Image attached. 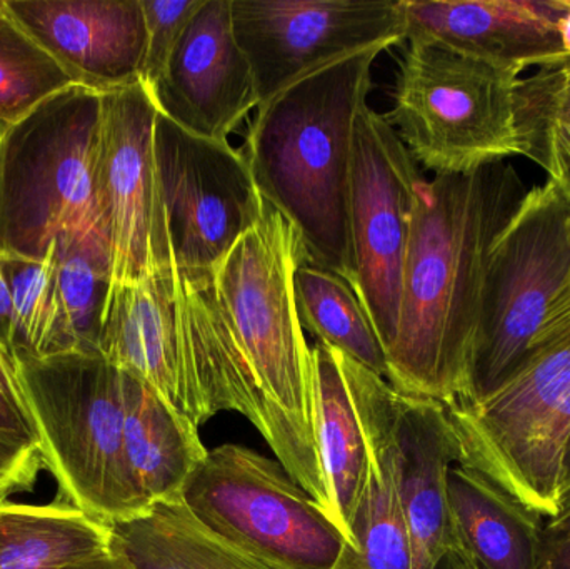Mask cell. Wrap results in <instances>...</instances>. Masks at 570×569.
<instances>
[{
	"mask_svg": "<svg viewBox=\"0 0 570 569\" xmlns=\"http://www.w3.org/2000/svg\"><path fill=\"white\" fill-rule=\"evenodd\" d=\"M127 464L147 507L183 500L197 464L206 458L199 428L180 416L149 384L127 373Z\"/></svg>",
	"mask_w": 570,
	"mask_h": 569,
	"instance_id": "obj_20",
	"label": "cell"
},
{
	"mask_svg": "<svg viewBox=\"0 0 570 569\" xmlns=\"http://www.w3.org/2000/svg\"><path fill=\"white\" fill-rule=\"evenodd\" d=\"M204 0H140L146 20V53H144L140 84L147 92L156 87L167 62Z\"/></svg>",
	"mask_w": 570,
	"mask_h": 569,
	"instance_id": "obj_30",
	"label": "cell"
},
{
	"mask_svg": "<svg viewBox=\"0 0 570 569\" xmlns=\"http://www.w3.org/2000/svg\"><path fill=\"white\" fill-rule=\"evenodd\" d=\"M109 550V527L63 501H0V569H63Z\"/></svg>",
	"mask_w": 570,
	"mask_h": 569,
	"instance_id": "obj_23",
	"label": "cell"
},
{
	"mask_svg": "<svg viewBox=\"0 0 570 569\" xmlns=\"http://www.w3.org/2000/svg\"><path fill=\"white\" fill-rule=\"evenodd\" d=\"M307 261L294 224L266 203L213 276L224 311L264 396L317 453L315 377L294 296V274Z\"/></svg>",
	"mask_w": 570,
	"mask_h": 569,
	"instance_id": "obj_7",
	"label": "cell"
},
{
	"mask_svg": "<svg viewBox=\"0 0 570 569\" xmlns=\"http://www.w3.org/2000/svg\"><path fill=\"white\" fill-rule=\"evenodd\" d=\"M180 501L210 533L273 569H334L347 547L283 464L239 444L207 451Z\"/></svg>",
	"mask_w": 570,
	"mask_h": 569,
	"instance_id": "obj_9",
	"label": "cell"
},
{
	"mask_svg": "<svg viewBox=\"0 0 570 569\" xmlns=\"http://www.w3.org/2000/svg\"><path fill=\"white\" fill-rule=\"evenodd\" d=\"M0 344L13 356L12 303H10L9 290L2 274H0Z\"/></svg>",
	"mask_w": 570,
	"mask_h": 569,
	"instance_id": "obj_35",
	"label": "cell"
},
{
	"mask_svg": "<svg viewBox=\"0 0 570 569\" xmlns=\"http://www.w3.org/2000/svg\"><path fill=\"white\" fill-rule=\"evenodd\" d=\"M570 531V504L558 514V517L549 520V523L546 524L544 533L546 534H561L568 533Z\"/></svg>",
	"mask_w": 570,
	"mask_h": 569,
	"instance_id": "obj_37",
	"label": "cell"
},
{
	"mask_svg": "<svg viewBox=\"0 0 570 569\" xmlns=\"http://www.w3.org/2000/svg\"><path fill=\"white\" fill-rule=\"evenodd\" d=\"M176 276L174 264L137 283L110 284L97 351L114 366L149 384L199 428L180 346Z\"/></svg>",
	"mask_w": 570,
	"mask_h": 569,
	"instance_id": "obj_17",
	"label": "cell"
},
{
	"mask_svg": "<svg viewBox=\"0 0 570 569\" xmlns=\"http://www.w3.org/2000/svg\"><path fill=\"white\" fill-rule=\"evenodd\" d=\"M570 323V296L569 300L566 301L564 307H562L561 313L558 314V317H556L554 324H552L551 330H549V333L546 334L542 340H546V337L551 336V334L558 333L561 327H564L566 324ZM541 340V341H542ZM539 341V343H541Z\"/></svg>",
	"mask_w": 570,
	"mask_h": 569,
	"instance_id": "obj_39",
	"label": "cell"
},
{
	"mask_svg": "<svg viewBox=\"0 0 570 569\" xmlns=\"http://www.w3.org/2000/svg\"><path fill=\"white\" fill-rule=\"evenodd\" d=\"M102 94L70 86L0 122V253L46 259L70 241L109 251L99 193Z\"/></svg>",
	"mask_w": 570,
	"mask_h": 569,
	"instance_id": "obj_3",
	"label": "cell"
},
{
	"mask_svg": "<svg viewBox=\"0 0 570 569\" xmlns=\"http://www.w3.org/2000/svg\"><path fill=\"white\" fill-rule=\"evenodd\" d=\"M16 361L59 501L106 527L146 513L124 444L126 371L83 351Z\"/></svg>",
	"mask_w": 570,
	"mask_h": 569,
	"instance_id": "obj_4",
	"label": "cell"
},
{
	"mask_svg": "<svg viewBox=\"0 0 570 569\" xmlns=\"http://www.w3.org/2000/svg\"><path fill=\"white\" fill-rule=\"evenodd\" d=\"M0 10H2V0H0Z\"/></svg>",
	"mask_w": 570,
	"mask_h": 569,
	"instance_id": "obj_41",
	"label": "cell"
},
{
	"mask_svg": "<svg viewBox=\"0 0 570 569\" xmlns=\"http://www.w3.org/2000/svg\"><path fill=\"white\" fill-rule=\"evenodd\" d=\"M110 550L132 569H273L210 533L183 501L109 527Z\"/></svg>",
	"mask_w": 570,
	"mask_h": 569,
	"instance_id": "obj_22",
	"label": "cell"
},
{
	"mask_svg": "<svg viewBox=\"0 0 570 569\" xmlns=\"http://www.w3.org/2000/svg\"><path fill=\"white\" fill-rule=\"evenodd\" d=\"M76 86L99 94L140 82L146 20L140 0H2Z\"/></svg>",
	"mask_w": 570,
	"mask_h": 569,
	"instance_id": "obj_16",
	"label": "cell"
},
{
	"mask_svg": "<svg viewBox=\"0 0 570 569\" xmlns=\"http://www.w3.org/2000/svg\"><path fill=\"white\" fill-rule=\"evenodd\" d=\"M538 569H570V531L546 534Z\"/></svg>",
	"mask_w": 570,
	"mask_h": 569,
	"instance_id": "obj_34",
	"label": "cell"
},
{
	"mask_svg": "<svg viewBox=\"0 0 570 569\" xmlns=\"http://www.w3.org/2000/svg\"><path fill=\"white\" fill-rule=\"evenodd\" d=\"M63 569H132L124 558L114 553L112 550L99 555V557L89 558V560L80 561V563L70 565Z\"/></svg>",
	"mask_w": 570,
	"mask_h": 569,
	"instance_id": "obj_36",
	"label": "cell"
},
{
	"mask_svg": "<svg viewBox=\"0 0 570 569\" xmlns=\"http://www.w3.org/2000/svg\"><path fill=\"white\" fill-rule=\"evenodd\" d=\"M42 468L39 451L0 433V501L30 490Z\"/></svg>",
	"mask_w": 570,
	"mask_h": 569,
	"instance_id": "obj_32",
	"label": "cell"
},
{
	"mask_svg": "<svg viewBox=\"0 0 570 569\" xmlns=\"http://www.w3.org/2000/svg\"><path fill=\"white\" fill-rule=\"evenodd\" d=\"M0 274L12 303L13 356L49 357L79 351L60 296L56 253L46 259L0 253Z\"/></svg>",
	"mask_w": 570,
	"mask_h": 569,
	"instance_id": "obj_25",
	"label": "cell"
},
{
	"mask_svg": "<svg viewBox=\"0 0 570 569\" xmlns=\"http://www.w3.org/2000/svg\"><path fill=\"white\" fill-rule=\"evenodd\" d=\"M559 30H561L562 43H564L566 52L570 57V2L568 0V12H566L564 19L561 20V26H559Z\"/></svg>",
	"mask_w": 570,
	"mask_h": 569,
	"instance_id": "obj_40",
	"label": "cell"
},
{
	"mask_svg": "<svg viewBox=\"0 0 570 569\" xmlns=\"http://www.w3.org/2000/svg\"><path fill=\"white\" fill-rule=\"evenodd\" d=\"M524 156L548 170L570 194V130L551 127L525 146Z\"/></svg>",
	"mask_w": 570,
	"mask_h": 569,
	"instance_id": "obj_33",
	"label": "cell"
},
{
	"mask_svg": "<svg viewBox=\"0 0 570 569\" xmlns=\"http://www.w3.org/2000/svg\"><path fill=\"white\" fill-rule=\"evenodd\" d=\"M521 70L407 33L384 114L415 163L468 174L522 156L515 112Z\"/></svg>",
	"mask_w": 570,
	"mask_h": 569,
	"instance_id": "obj_5",
	"label": "cell"
},
{
	"mask_svg": "<svg viewBox=\"0 0 570 569\" xmlns=\"http://www.w3.org/2000/svg\"><path fill=\"white\" fill-rule=\"evenodd\" d=\"M230 7L261 106L337 60L407 39L401 0H230Z\"/></svg>",
	"mask_w": 570,
	"mask_h": 569,
	"instance_id": "obj_11",
	"label": "cell"
},
{
	"mask_svg": "<svg viewBox=\"0 0 570 569\" xmlns=\"http://www.w3.org/2000/svg\"><path fill=\"white\" fill-rule=\"evenodd\" d=\"M0 433L39 451L36 428L20 384L17 361L0 344ZM40 453V451H39Z\"/></svg>",
	"mask_w": 570,
	"mask_h": 569,
	"instance_id": "obj_31",
	"label": "cell"
},
{
	"mask_svg": "<svg viewBox=\"0 0 570 569\" xmlns=\"http://www.w3.org/2000/svg\"><path fill=\"white\" fill-rule=\"evenodd\" d=\"M569 296L570 194L549 177L528 189L495 237L464 401L501 386L549 333Z\"/></svg>",
	"mask_w": 570,
	"mask_h": 569,
	"instance_id": "obj_8",
	"label": "cell"
},
{
	"mask_svg": "<svg viewBox=\"0 0 570 569\" xmlns=\"http://www.w3.org/2000/svg\"><path fill=\"white\" fill-rule=\"evenodd\" d=\"M76 86L62 67L0 10V122L22 119L53 94Z\"/></svg>",
	"mask_w": 570,
	"mask_h": 569,
	"instance_id": "obj_27",
	"label": "cell"
},
{
	"mask_svg": "<svg viewBox=\"0 0 570 569\" xmlns=\"http://www.w3.org/2000/svg\"><path fill=\"white\" fill-rule=\"evenodd\" d=\"M387 47L337 60L257 109L244 156L261 196L301 234L307 261L357 286L351 226L355 124Z\"/></svg>",
	"mask_w": 570,
	"mask_h": 569,
	"instance_id": "obj_2",
	"label": "cell"
},
{
	"mask_svg": "<svg viewBox=\"0 0 570 569\" xmlns=\"http://www.w3.org/2000/svg\"><path fill=\"white\" fill-rule=\"evenodd\" d=\"M561 500L562 510L570 504V440L566 448L564 461L561 471Z\"/></svg>",
	"mask_w": 570,
	"mask_h": 569,
	"instance_id": "obj_38",
	"label": "cell"
},
{
	"mask_svg": "<svg viewBox=\"0 0 570 569\" xmlns=\"http://www.w3.org/2000/svg\"><path fill=\"white\" fill-rule=\"evenodd\" d=\"M157 110L142 84L102 94L97 193L110 249V284L174 266L157 173Z\"/></svg>",
	"mask_w": 570,
	"mask_h": 569,
	"instance_id": "obj_14",
	"label": "cell"
},
{
	"mask_svg": "<svg viewBox=\"0 0 570 569\" xmlns=\"http://www.w3.org/2000/svg\"><path fill=\"white\" fill-rule=\"evenodd\" d=\"M294 296L304 330L389 380L387 354L351 284L305 261L294 274Z\"/></svg>",
	"mask_w": 570,
	"mask_h": 569,
	"instance_id": "obj_24",
	"label": "cell"
},
{
	"mask_svg": "<svg viewBox=\"0 0 570 569\" xmlns=\"http://www.w3.org/2000/svg\"><path fill=\"white\" fill-rule=\"evenodd\" d=\"M371 470L334 569H412V541L384 451L368 440Z\"/></svg>",
	"mask_w": 570,
	"mask_h": 569,
	"instance_id": "obj_26",
	"label": "cell"
},
{
	"mask_svg": "<svg viewBox=\"0 0 570 569\" xmlns=\"http://www.w3.org/2000/svg\"><path fill=\"white\" fill-rule=\"evenodd\" d=\"M424 179L384 114L365 106L355 124L351 226L355 294L385 354L397 340L402 274L419 183Z\"/></svg>",
	"mask_w": 570,
	"mask_h": 569,
	"instance_id": "obj_13",
	"label": "cell"
},
{
	"mask_svg": "<svg viewBox=\"0 0 570 569\" xmlns=\"http://www.w3.org/2000/svg\"><path fill=\"white\" fill-rule=\"evenodd\" d=\"M515 112L522 149L551 127L570 130V59L539 67L519 80Z\"/></svg>",
	"mask_w": 570,
	"mask_h": 569,
	"instance_id": "obj_29",
	"label": "cell"
},
{
	"mask_svg": "<svg viewBox=\"0 0 570 569\" xmlns=\"http://www.w3.org/2000/svg\"><path fill=\"white\" fill-rule=\"evenodd\" d=\"M149 96L187 133L220 143H229L259 109L253 69L234 33L230 0H204Z\"/></svg>",
	"mask_w": 570,
	"mask_h": 569,
	"instance_id": "obj_15",
	"label": "cell"
},
{
	"mask_svg": "<svg viewBox=\"0 0 570 569\" xmlns=\"http://www.w3.org/2000/svg\"><path fill=\"white\" fill-rule=\"evenodd\" d=\"M401 7L407 33L521 72L570 59L559 30L568 0H401Z\"/></svg>",
	"mask_w": 570,
	"mask_h": 569,
	"instance_id": "obj_18",
	"label": "cell"
},
{
	"mask_svg": "<svg viewBox=\"0 0 570 569\" xmlns=\"http://www.w3.org/2000/svg\"><path fill=\"white\" fill-rule=\"evenodd\" d=\"M154 147L174 263L180 271L210 273L266 209L246 156L229 143L187 133L160 112Z\"/></svg>",
	"mask_w": 570,
	"mask_h": 569,
	"instance_id": "obj_12",
	"label": "cell"
},
{
	"mask_svg": "<svg viewBox=\"0 0 570 569\" xmlns=\"http://www.w3.org/2000/svg\"><path fill=\"white\" fill-rule=\"evenodd\" d=\"M525 193L505 160L419 183L397 340L387 351L399 393L444 406L468 400L489 257Z\"/></svg>",
	"mask_w": 570,
	"mask_h": 569,
	"instance_id": "obj_1",
	"label": "cell"
},
{
	"mask_svg": "<svg viewBox=\"0 0 570 569\" xmlns=\"http://www.w3.org/2000/svg\"><path fill=\"white\" fill-rule=\"evenodd\" d=\"M335 353L365 436L391 467L411 533L412 569H469L449 508V470L459 453L444 404L399 393L384 377Z\"/></svg>",
	"mask_w": 570,
	"mask_h": 569,
	"instance_id": "obj_10",
	"label": "cell"
},
{
	"mask_svg": "<svg viewBox=\"0 0 570 569\" xmlns=\"http://www.w3.org/2000/svg\"><path fill=\"white\" fill-rule=\"evenodd\" d=\"M449 508L469 569H538L542 518L478 471L455 463L448 477Z\"/></svg>",
	"mask_w": 570,
	"mask_h": 569,
	"instance_id": "obj_19",
	"label": "cell"
},
{
	"mask_svg": "<svg viewBox=\"0 0 570 569\" xmlns=\"http://www.w3.org/2000/svg\"><path fill=\"white\" fill-rule=\"evenodd\" d=\"M57 281L79 351L99 353L100 320L110 283V253L99 244L70 241L56 249Z\"/></svg>",
	"mask_w": 570,
	"mask_h": 569,
	"instance_id": "obj_28",
	"label": "cell"
},
{
	"mask_svg": "<svg viewBox=\"0 0 570 569\" xmlns=\"http://www.w3.org/2000/svg\"><path fill=\"white\" fill-rule=\"evenodd\" d=\"M444 408L458 464L484 474L541 518L561 513L570 440V323L535 344L491 394Z\"/></svg>",
	"mask_w": 570,
	"mask_h": 569,
	"instance_id": "obj_6",
	"label": "cell"
},
{
	"mask_svg": "<svg viewBox=\"0 0 570 569\" xmlns=\"http://www.w3.org/2000/svg\"><path fill=\"white\" fill-rule=\"evenodd\" d=\"M315 440L332 520L347 538L371 470V450L337 353L315 341Z\"/></svg>",
	"mask_w": 570,
	"mask_h": 569,
	"instance_id": "obj_21",
	"label": "cell"
}]
</instances>
